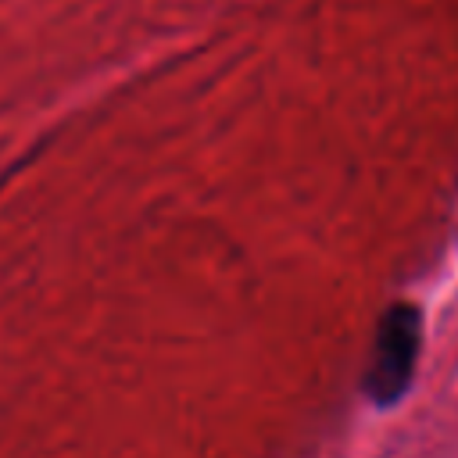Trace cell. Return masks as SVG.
Masks as SVG:
<instances>
[{
	"instance_id": "1",
	"label": "cell",
	"mask_w": 458,
	"mask_h": 458,
	"mask_svg": "<svg viewBox=\"0 0 458 458\" xmlns=\"http://www.w3.org/2000/svg\"><path fill=\"white\" fill-rule=\"evenodd\" d=\"M415 361H419V311L408 304H397L379 318V329H376L369 376H365L369 397L376 404H394L408 390Z\"/></svg>"
}]
</instances>
